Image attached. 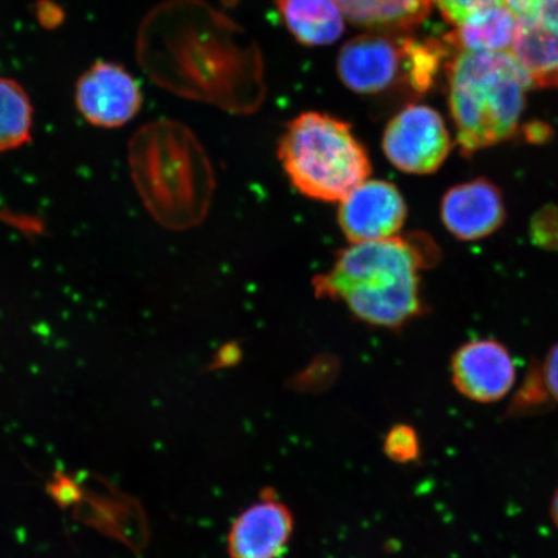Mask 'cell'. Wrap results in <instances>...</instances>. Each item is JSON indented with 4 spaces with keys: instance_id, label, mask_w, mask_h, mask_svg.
I'll list each match as a JSON object with an SVG mask.
<instances>
[{
    "instance_id": "6da1fadb",
    "label": "cell",
    "mask_w": 558,
    "mask_h": 558,
    "mask_svg": "<svg viewBox=\"0 0 558 558\" xmlns=\"http://www.w3.org/2000/svg\"><path fill=\"white\" fill-rule=\"evenodd\" d=\"M427 268L413 236L399 234L349 243L312 286L314 295L343 303L361 323L400 330L425 311L421 270Z\"/></svg>"
},
{
    "instance_id": "7a4b0ae2",
    "label": "cell",
    "mask_w": 558,
    "mask_h": 558,
    "mask_svg": "<svg viewBox=\"0 0 558 558\" xmlns=\"http://www.w3.org/2000/svg\"><path fill=\"white\" fill-rule=\"evenodd\" d=\"M129 162L140 197L160 226L186 230L205 220L214 197V171L185 125H144L131 138Z\"/></svg>"
},
{
    "instance_id": "3957f363",
    "label": "cell",
    "mask_w": 558,
    "mask_h": 558,
    "mask_svg": "<svg viewBox=\"0 0 558 558\" xmlns=\"http://www.w3.org/2000/svg\"><path fill=\"white\" fill-rule=\"evenodd\" d=\"M532 86L511 52H460L450 66V108L463 155L511 137Z\"/></svg>"
},
{
    "instance_id": "277c9868",
    "label": "cell",
    "mask_w": 558,
    "mask_h": 558,
    "mask_svg": "<svg viewBox=\"0 0 558 558\" xmlns=\"http://www.w3.org/2000/svg\"><path fill=\"white\" fill-rule=\"evenodd\" d=\"M290 183L306 198L339 204L372 173L367 150L352 125L308 111L294 118L278 143Z\"/></svg>"
},
{
    "instance_id": "5b68a950",
    "label": "cell",
    "mask_w": 558,
    "mask_h": 558,
    "mask_svg": "<svg viewBox=\"0 0 558 558\" xmlns=\"http://www.w3.org/2000/svg\"><path fill=\"white\" fill-rule=\"evenodd\" d=\"M383 150L396 169L410 174H430L448 158L451 140L436 110L427 105H409L388 123Z\"/></svg>"
},
{
    "instance_id": "8992f818",
    "label": "cell",
    "mask_w": 558,
    "mask_h": 558,
    "mask_svg": "<svg viewBox=\"0 0 558 558\" xmlns=\"http://www.w3.org/2000/svg\"><path fill=\"white\" fill-rule=\"evenodd\" d=\"M337 66L340 81L354 94L387 93L396 83H408L404 38L374 32L357 35L341 47Z\"/></svg>"
},
{
    "instance_id": "52a82bcc",
    "label": "cell",
    "mask_w": 558,
    "mask_h": 558,
    "mask_svg": "<svg viewBox=\"0 0 558 558\" xmlns=\"http://www.w3.org/2000/svg\"><path fill=\"white\" fill-rule=\"evenodd\" d=\"M75 107L83 120L99 129H120L143 107L135 76L117 62L96 61L75 85Z\"/></svg>"
},
{
    "instance_id": "ba28073f",
    "label": "cell",
    "mask_w": 558,
    "mask_h": 558,
    "mask_svg": "<svg viewBox=\"0 0 558 558\" xmlns=\"http://www.w3.org/2000/svg\"><path fill=\"white\" fill-rule=\"evenodd\" d=\"M408 205L392 183L369 180L339 202L338 221L349 243L373 242L399 235Z\"/></svg>"
},
{
    "instance_id": "9c48e42d",
    "label": "cell",
    "mask_w": 558,
    "mask_h": 558,
    "mask_svg": "<svg viewBox=\"0 0 558 558\" xmlns=\"http://www.w3.org/2000/svg\"><path fill=\"white\" fill-rule=\"evenodd\" d=\"M453 387L465 399L492 403L504 399L515 381V365L507 347L493 339L469 341L451 359Z\"/></svg>"
},
{
    "instance_id": "30bf717a",
    "label": "cell",
    "mask_w": 558,
    "mask_h": 558,
    "mask_svg": "<svg viewBox=\"0 0 558 558\" xmlns=\"http://www.w3.org/2000/svg\"><path fill=\"white\" fill-rule=\"evenodd\" d=\"M295 520L291 509L265 488L260 501L250 506L230 526V558H279L288 549Z\"/></svg>"
},
{
    "instance_id": "8fae6325",
    "label": "cell",
    "mask_w": 558,
    "mask_h": 558,
    "mask_svg": "<svg viewBox=\"0 0 558 558\" xmlns=\"http://www.w3.org/2000/svg\"><path fill=\"white\" fill-rule=\"evenodd\" d=\"M439 216L446 230L457 240H485L505 225V197L490 180L474 179L445 193Z\"/></svg>"
},
{
    "instance_id": "7c38bea8",
    "label": "cell",
    "mask_w": 558,
    "mask_h": 558,
    "mask_svg": "<svg viewBox=\"0 0 558 558\" xmlns=\"http://www.w3.org/2000/svg\"><path fill=\"white\" fill-rule=\"evenodd\" d=\"M511 54L532 86L558 87V29L535 16L518 20Z\"/></svg>"
},
{
    "instance_id": "4fadbf2b",
    "label": "cell",
    "mask_w": 558,
    "mask_h": 558,
    "mask_svg": "<svg viewBox=\"0 0 558 558\" xmlns=\"http://www.w3.org/2000/svg\"><path fill=\"white\" fill-rule=\"evenodd\" d=\"M279 15L300 44L332 45L344 34L347 20L333 0H276Z\"/></svg>"
},
{
    "instance_id": "5bb4252c",
    "label": "cell",
    "mask_w": 558,
    "mask_h": 558,
    "mask_svg": "<svg viewBox=\"0 0 558 558\" xmlns=\"http://www.w3.org/2000/svg\"><path fill=\"white\" fill-rule=\"evenodd\" d=\"M348 23L374 33L408 32L427 17L432 0H333Z\"/></svg>"
},
{
    "instance_id": "9a60e30c",
    "label": "cell",
    "mask_w": 558,
    "mask_h": 558,
    "mask_svg": "<svg viewBox=\"0 0 558 558\" xmlns=\"http://www.w3.org/2000/svg\"><path fill=\"white\" fill-rule=\"evenodd\" d=\"M519 17L506 4L474 13L446 37L462 52L511 51Z\"/></svg>"
},
{
    "instance_id": "2e32d148",
    "label": "cell",
    "mask_w": 558,
    "mask_h": 558,
    "mask_svg": "<svg viewBox=\"0 0 558 558\" xmlns=\"http://www.w3.org/2000/svg\"><path fill=\"white\" fill-rule=\"evenodd\" d=\"M34 108L19 82L0 76V155L32 142Z\"/></svg>"
},
{
    "instance_id": "e0dca14e",
    "label": "cell",
    "mask_w": 558,
    "mask_h": 558,
    "mask_svg": "<svg viewBox=\"0 0 558 558\" xmlns=\"http://www.w3.org/2000/svg\"><path fill=\"white\" fill-rule=\"evenodd\" d=\"M340 361L330 353L318 354L292 376L288 387L300 395H319L329 390L340 375Z\"/></svg>"
},
{
    "instance_id": "ac0fdd59",
    "label": "cell",
    "mask_w": 558,
    "mask_h": 558,
    "mask_svg": "<svg viewBox=\"0 0 558 558\" xmlns=\"http://www.w3.org/2000/svg\"><path fill=\"white\" fill-rule=\"evenodd\" d=\"M383 450L395 463H414L421 456V444L411 425L396 424L384 438Z\"/></svg>"
},
{
    "instance_id": "d6986e66",
    "label": "cell",
    "mask_w": 558,
    "mask_h": 558,
    "mask_svg": "<svg viewBox=\"0 0 558 558\" xmlns=\"http://www.w3.org/2000/svg\"><path fill=\"white\" fill-rule=\"evenodd\" d=\"M530 239L536 247L558 251V206H544L530 221Z\"/></svg>"
},
{
    "instance_id": "ffe728a7",
    "label": "cell",
    "mask_w": 558,
    "mask_h": 558,
    "mask_svg": "<svg viewBox=\"0 0 558 558\" xmlns=\"http://www.w3.org/2000/svg\"><path fill=\"white\" fill-rule=\"evenodd\" d=\"M549 393L546 383H544L542 365L534 362L529 368L525 381H523L518 396H515L514 408L515 410L534 408L536 404L546 402Z\"/></svg>"
},
{
    "instance_id": "44dd1931",
    "label": "cell",
    "mask_w": 558,
    "mask_h": 558,
    "mask_svg": "<svg viewBox=\"0 0 558 558\" xmlns=\"http://www.w3.org/2000/svg\"><path fill=\"white\" fill-rule=\"evenodd\" d=\"M434 2L444 16L457 25L463 23L474 13L494 5L505 4V0H432V3Z\"/></svg>"
},
{
    "instance_id": "7402d4cb",
    "label": "cell",
    "mask_w": 558,
    "mask_h": 558,
    "mask_svg": "<svg viewBox=\"0 0 558 558\" xmlns=\"http://www.w3.org/2000/svg\"><path fill=\"white\" fill-rule=\"evenodd\" d=\"M53 499L62 507H70L81 499V487L72 478L60 476L50 485Z\"/></svg>"
},
{
    "instance_id": "603a6c76",
    "label": "cell",
    "mask_w": 558,
    "mask_h": 558,
    "mask_svg": "<svg viewBox=\"0 0 558 558\" xmlns=\"http://www.w3.org/2000/svg\"><path fill=\"white\" fill-rule=\"evenodd\" d=\"M542 369L548 393L558 403V343L550 348Z\"/></svg>"
},
{
    "instance_id": "cb8c5ba5",
    "label": "cell",
    "mask_w": 558,
    "mask_h": 558,
    "mask_svg": "<svg viewBox=\"0 0 558 558\" xmlns=\"http://www.w3.org/2000/svg\"><path fill=\"white\" fill-rule=\"evenodd\" d=\"M35 11H37L40 25L48 27V29H53V27L59 26L62 19H64L60 7L50 2V0H40Z\"/></svg>"
},
{
    "instance_id": "d4e9b609",
    "label": "cell",
    "mask_w": 558,
    "mask_h": 558,
    "mask_svg": "<svg viewBox=\"0 0 558 558\" xmlns=\"http://www.w3.org/2000/svg\"><path fill=\"white\" fill-rule=\"evenodd\" d=\"M542 23L558 29V0H542L534 15Z\"/></svg>"
},
{
    "instance_id": "484cf974",
    "label": "cell",
    "mask_w": 558,
    "mask_h": 558,
    "mask_svg": "<svg viewBox=\"0 0 558 558\" xmlns=\"http://www.w3.org/2000/svg\"><path fill=\"white\" fill-rule=\"evenodd\" d=\"M542 0H505V4L515 16H532L541 4Z\"/></svg>"
},
{
    "instance_id": "4316f807",
    "label": "cell",
    "mask_w": 558,
    "mask_h": 558,
    "mask_svg": "<svg viewBox=\"0 0 558 558\" xmlns=\"http://www.w3.org/2000/svg\"><path fill=\"white\" fill-rule=\"evenodd\" d=\"M240 349L234 344H228L221 349L218 353V357H216L215 367H229L235 364L239 361Z\"/></svg>"
},
{
    "instance_id": "83f0119b",
    "label": "cell",
    "mask_w": 558,
    "mask_h": 558,
    "mask_svg": "<svg viewBox=\"0 0 558 558\" xmlns=\"http://www.w3.org/2000/svg\"><path fill=\"white\" fill-rule=\"evenodd\" d=\"M550 518H553L555 526L558 530V487L554 494L553 501H550Z\"/></svg>"
},
{
    "instance_id": "f1b7e54d",
    "label": "cell",
    "mask_w": 558,
    "mask_h": 558,
    "mask_svg": "<svg viewBox=\"0 0 558 558\" xmlns=\"http://www.w3.org/2000/svg\"><path fill=\"white\" fill-rule=\"evenodd\" d=\"M228 2H229V0H228Z\"/></svg>"
}]
</instances>
